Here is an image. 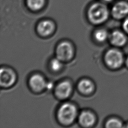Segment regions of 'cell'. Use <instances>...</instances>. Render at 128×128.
I'll use <instances>...</instances> for the list:
<instances>
[{"mask_svg": "<svg viewBox=\"0 0 128 128\" xmlns=\"http://www.w3.org/2000/svg\"><path fill=\"white\" fill-rule=\"evenodd\" d=\"M89 20L94 24H100L106 20L108 16L107 7L100 2H95L92 4L88 11Z\"/></svg>", "mask_w": 128, "mask_h": 128, "instance_id": "obj_1", "label": "cell"}, {"mask_svg": "<svg viewBox=\"0 0 128 128\" xmlns=\"http://www.w3.org/2000/svg\"><path fill=\"white\" fill-rule=\"evenodd\" d=\"M76 115L74 106L66 103L62 104L58 110V116L60 121L64 124H69L73 122Z\"/></svg>", "mask_w": 128, "mask_h": 128, "instance_id": "obj_2", "label": "cell"}, {"mask_svg": "<svg viewBox=\"0 0 128 128\" xmlns=\"http://www.w3.org/2000/svg\"><path fill=\"white\" fill-rule=\"evenodd\" d=\"M105 61L107 65L112 68H116L121 66L123 62L122 54L115 49L110 50L105 55Z\"/></svg>", "mask_w": 128, "mask_h": 128, "instance_id": "obj_3", "label": "cell"}, {"mask_svg": "<svg viewBox=\"0 0 128 128\" xmlns=\"http://www.w3.org/2000/svg\"><path fill=\"white\" fill-rule=\"evenodd\" d=\"M56 54L57 58L60 60H68L72 56V48L71 44L68 42H62L58 46Z\"/></svg>", "mask_w": 128, "mask_h": 128, "instance_id": "obj_4", "label": "cell"}, {"mask_svg": "<svg viewBox=\"0 0 128 128\" xmlns=\"http://www.w3.org/2000/svg\"><path fill=\"white\" fill-rule=\"evenodd\" d=\"M16 76L12 71L10 69L2 68L0 70V84L2 86L8 87L15 82Z\"/></svg>", "mask_w": 128, "mask_h": 128, "instance_id": "obj_5", "label": "cell"}, {"mask_svg": "<svg viewBox=\"0 0 128 128\" xmlns=\"http://www.w3.org/2000/svg\"><path fill=\"white\" fill-rule=\"evenodd\" d=\"M112 14L113 16L117 19L124 18L128 14V4L124 2L116 4L112 8Z\"/></svg>", "mask_w": 128, "mask_h": 128, "instance_id": "obj_6", "label": "cell"}, {"mask_svg": "<svg viewBox=\"0 0 128 128\" xmlns=\"http://www.w3.org/2000/svg\"><path fill=\"white\" fill-rule=\"evenodd\" d=\"M72 91V86L68 81L59 84L56 88V94L60 98H65L68 96Z\"/></svg>", "mask_w": 128, "mask_h": 128, "instance_id": "obj_7", "label": "cell"}, {"mask_svg": "<svg viewBox=\"0 0 128 128\" xmlns=\"http://www.w3.org/2000/svg\"><path fill=\"white\" fill-rule=\"evenodd\" d=\"M30 84L34 90L38 92L46 88V83L42 76L35 74L30 78Z\"/></svg>", "mask_w": 128, "mask_h": 128, "instance_id": "obj_8", "label": "cell"}, {"mask_svg": "<svg viewBox=\"0 0 128 128\" xmlns=\"http://www.w3.org/2000/svg\"><path fill=\"white\" fill-rule=\"evenodd\" d=\"M54 28L52 22L48 20L42 21L38 26V31L42 36H46L50 34Z\"/></svg>", "mask_w": 128, "mask_h": 128, "instance_id": "obj_9", "label": "cell"}, {"mask_svg": "<svg viewBox=\"0 0 128 128\" xmlns=\"http://www.w3.org/2000/svg\"><path fill=\"white\" fill-rule=\"evenodd\" d=\"M111 43L118 46H124L126 41V36L120 32L115 31L113 32L110 36Z\"/></svg>", "mask_w": 128, "mask_h": 128, "instance_id": "obj_10", "label": "cell"}, {"mask_svg": "<svg viewBox=\"0 0 128 128\" xmlns=\"http://www.w3.org/2000/svg\"><path fill=\"white\" fill-rule=\"evenodd\" d=\"M80 124L86 127L92 126L95 122L94 114L90 112H83L79 116Z\"/></svg>", "mask_w": 128, "mask_h": 128, "instance_id": "obj_11", "label": "cell"}, {"mask_svg": "<svg viewBox=\"0 0 128 128\" xmlns=\"http://www.w3.org/2000/svg\"><path fill=\"white\" fill-rule=\"evenodd\" d=\"M79 90L83 93L88 94L92 92L94 88L92 83L88 80H82L78 84Z\"/></svg>", "mask_w": 128, "mask_h": 128, "instance_id": "obj_12", "label": "cell"}, {"mask_svg": "<svg viewBox=\"0 0 128 128\" xmlns=\"http://www.w3.org/2000/svg\"><path fill=\"white\" fill-rule=\"evenodd\" d=\"M46 0H26L28 6L32 10H38L44 5Z\"/></svg>", "mask_w": 128, "mask_h": 128, "instance_id": "obj_13", "label": "cell"}, {"mask_svg": "<svg viewBox=\"0 0 128 128\" xmlns=\"http://www.w3.org/2000/svg\"><path fill=\"white\" fill-rule=\"evenodd\" d=\"M108 36L107 32L104 30H99L96 32L94 37L98 42H103L106 40Z\"/></svg>", "mask_w": 128, "mask_h": 128, "instance_id": "obj_14", "label": "cell"}, {"mask_svg": "<svg viewBox=\"0 0 128 128\" xmlns=\"http://www.w3.org/2000/svg\"><path fill=\"white\" fill-rule=\"evenodd\" d=\"M106 126L108 128H121L122 127V123L120 121L117 119L112 118L110 120L106 123Z\"/></svg>", "mask_w": 128, "mask_h": 128, "instance_id": "obj_15", "label": "cell"}, {"mask_svg": "<svg viewBox=\"0 0 128 128\" xmlns=\"http://www.w3.org/2000/svg\"><path fill=\"white\" fill-rule=\"evenodd\" d=\"M61 61L62 60H60L58 58H54L51 61L50 66L53 70L58 71L61 68L62 66V64Z\"/></svg>", "mask_w": 128, "mask_h": 128, "instance_id": "obj_16", "label": "cell"}, {"mask_svg": "<svg viewBox=\"0 0 128 128\" xmlns=\"http://www.w3.org/2000/svg\"><path fill=\"white\" fill-rule=\"evenodd\" d=\"M124 30L128 34V18H126L123 23Z\"/></svg>", "mask_w": 128, "mask_h": 128, "instance_id": "obj_17", "label": "cell"}, {"mask_svg": "<svg viewBox=\"0 0 128 128\" xmlns=\"http://www.w3.org/2000/svg\"><path fill=\"white\" fill-rule=\"evenodd\" d=\"M52 84L51 83V82H50V83H48L47 84L46 83V88L48 89H50L52 87Z\"/></svg>", "mask_w": 128, "mask_h": 128, "instance_id": "obj_18", "label": "cell"}, {"mask_svg": "<svg viewBox=\"0 0 128 128\" xmlns=\"http://www.w3.org/2000/svg\"><path fill=\"white\" fill-rule=\"evenodd\" d=\"M126 66L128 67V58H127V59H126Z\"/></svg>", "mask_w": 128, "mask_h": 128, "instance_id": "obj_19", "label": "cell"}, {"mask_svg": "<svg viewBox=\"0 0 128 128\" xmlns=\"http://www.w3.org/2000/svg\"><path fill=\"white\" fill-rule=\"evenodd\" d=\"M104 0L105 2H110V1H112V0Z\"/></svg>", "mask_w": 128, "mask_h": 128, "instance_id": "obj_20", "label": "cell"}, {"mask_svg": "<svg viewBox=\"0 0 128 128\" xmlns=\"http://www.w3.org/2000/svg\"></svg>", "mask_w": 128, "mask_h": 128, "instance_id": "obj_21", "label": "cell"}]
</instances>
